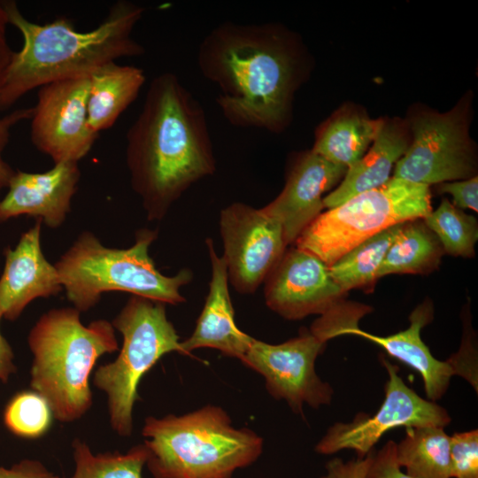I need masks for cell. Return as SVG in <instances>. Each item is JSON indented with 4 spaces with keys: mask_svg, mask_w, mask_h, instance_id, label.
<instances>
[{
    "mask_svg": "<svg viewBox=\"0 0 478 478\" xmlns=\"http://www.w3.org/2000/svg\"><path fill=\"white\" fill-rule=\"evenodd\" d=\"M394 441H388L382 448L374 451L366 478H412L402 471L395 456Z\"/></svg>",
    "mask_w": 478,
    "mask_h": 478,
    "instance_id": "obj_33",
    "label": "cell"
},
{
    "mask_svg": "<svg viewBox=\"0 0 478 478\" xmlns=\"http://www.w3.org/2000/svg\"><path fill=\"white\" fill-rule=\"evenodd\" d=\"M31 115L32 107H26L15 109L0 117V200L3 189H7L16 171L4 159V150L10 142L12 129L20 122L30 120Z\"/></svg>",
    "mask_w": 478,
    "mask_h": 478,
    "instance_id": "obj_31",
    "label": "cell"
},
{
    "mask_svg": "<svg viewBox=\"0 0 478 478\" xmlns=\"http://www.w3.org/2000/svg\"><path fill=\"white\" fill-rule=\"evenodd\" d=\"M81 175L73 161L54 164L42 173L16 170L0 200V222L26 215L49 227H60L71 211Z\"/></svg>",
    "mask_w": 478,
    "mask_h": 478,
    "instance_id": "obj_16",
    "label": "cell"
},
{
    "mask_svg": "<svg viewBox=\"0 0 478 478\" xmlns=\"http://www.w3.org/2000/svg\"><path fill=\"white\" fill-rule=\"evenodd\" d=\"M73 474L68 478H143L148 452L143 443L137 444L127 452L120 451L94 454L89 446L74 439Z\"/></svg>",
    "mask_w": 478,
    "mask_h": 478,
    "instance_id": "obj_26",
    "label": "cell"
},
{
    "mask_svg": "<svg viewBox=\"0 0 478 478\" xmlns=\"http://www.w3.org/2000/svg\"><path fill=\"white\" fill-rule=\"evenodd\" d=\"M53 414L46 399L33 390L14 395L4 411V423L17 436L35 439L50 428Z\"/></svg>",
    "mask_w": 478,
    "mask_h": 478,
    "instance_id": "obj_28",
    "label": "cell"
},
{
    "mask_svg": "<svg viewBox=\"0 0 478 478\" xmlns=\"http://www.w3.org/2000/svg\"><path fill=\"white\" fill-rule=\"evenodd\" d=\"M158 236L156 230L143 228L127 249L106 247L90 231L79 235L56 262L63 289L73 307L81 312L93 308L104 293L122 291L164 304L185 302L181 288L193 274L184 268L175 275L163 274L149 255Z\"/></svg>",
    "mask_w": 478,
    "mask_h": 478,
    "instance_id": "obj_6",
    "label": "cell"
},
{
    "mask_svg": "<svg viewBox=\"0 0 478 478\" xmlns=\"http://www.w3.org/2000/svg\"><path fill=\"white\" fill-rule=\"evenodd\" d=\"M431 301H424L410 314L409 327L398 333L380 336L359 328L358 325L344 329L342 335H352L381 346L389 356L414 369L422 378L428 400L436 402L446 393L452 376L457 375L450 358H436L420 336L421 329L433 320Z\"/></svg>",
    "mask_w": 478,
    "mask_h": 478,
    "instance_id": "obj_19",
    "label": "cell"
},
{
    "mask_svg": "<svg viewBox=\"0 0 478 478\" xmlns=\"http://www.w3.org/2000/svg\"><path fill=\"white\" fill-rule=\"evenodd\" d=\"M0 478H59L42 462L25 459L11 467L0 466Z\"/></svg>",
    "mask_w": 478,
    "mask_h": 478,
    "instance_id": "obj_35",
    "label": "cell"
},
{
    "mask_svg": "<svg viewBox=\"0 0 478 478\" xmlns=\"http://www.w3.org/2000/svg\"><path fill=\"white\" fill-rule=\"evenodd\" d=\"M464 332L459 350L450 359L456 367L457 375L466 379L477 392V352L474 348V332L469 320V310H465Z\"/></svg>",
    "mask_w": 478,
    "mask_h": 478,
    "instance_id": "obj_30",
    "label": "cell"
},
{
    "mask_svg": "<svg viewBox=\"0 0 478 478\" xmlns=\"http://www.w3.org/2000/svg\"><path fill=\"white\" fill-rule=\"evenodd\" d=\"M374 451L365 458L344 461L334 458L325 465V474L320 478H366Z\"/></svg>",
    "mask_w": 478,
    "mask_h": 478,
    "instance_id": "obj_34",
    "label": "cell"
},
{
    "mask_svg": "<svg viewBox=\"0 0 478 478\" xmlns=\"http://www.w3.org/2000/svg\"><path fill=\"white\" fill-rule=\"evenodd\" d=\"M451 478H478V430L456 432L450 437Z\"/></svg>",
    "mask_w": 478,
    "mask_h": 478,
    "instance_id": "obj_29",
    "label": "cell"
},
{
    "mask_svg": "<svg viewBox=\"0 0 478 478\" xmlns=\"http://www.w3.org/2000/svg\"><path fill=\"white\" fill-rule=\"evenodd\" d=\"M3 319L0 311V321ZM14 353L12 346L0 331V381L7 382L10 377L16 373L17 366L14 364Z\"/></svg>",
    "mask_w": 478,
    "mask_h": 478,
    "instance_id": "obj_37",
    "label": "cell"
},
{
    "mask_svg": "<svg viewBox=\"0 0 478 478\" xmlns=\"http://www.w3.org/2000/svg\"><path fill=\"white\" fill-rule=\"evenodd\" d=\"M9 24L22 36L15 51L0 94V111L14 105L31 90L45 84L78 77H89L106 64L122 58L144 54L133 31L144 8L119 0L95 28L79 31L71 19L58 17L46 23L29 20L13 0L2 1Z\"/></svg>",
    "mask_w": 478,
    "mask_h": 478,
    "instance_id": "obj_3",
    "label": "cell"
},
{
    "mask_svg": "<svg viewBox=\"0 0 478 478\" xmlns=\"http://www.w3.org/2000/svg\"><path fill=\"white\" fill-rule=\"evenodd\" d=\"M74 307L51 309L31 328L30 386L62 422L81 418L92 405L89 376L97 359L119 350L115 329L106 320L84 325Z\"/></svg>",
    "mask_w": 478,
    "mask_h": 478,
    "instance_id": "obj_4",
    "label": "cell"
},
{
    "mask_svg": "<svg viewBox=\"0 0 478 478\" xmlns=\"http://www.w3.org/2000/svg\"><path fill=\"white\" fill-rule=\"evenodd\" d=\"M347 168L333 164L312 150L298 153L281 192L261 210L280 223L287 244L322 212L323 195L345 175Z\"/></svg>",
    "mask_w": 478,
    "mask_h": 478,
    "instance_id": "obj_15",
    "label": "cell"
},
{
    "mask_svg": "<svg viewBox=\"0 0 478 478\" xmlns=\"http://www.w3.org/2000/svg\"><path fill=\"white\" fill-rule=\"evenodd\" d=\"M405 222L391 226L362 242L329 267L335 283L345 292L351 289L373 290L378 270Z\"/></svg>",
    "mask_w": 478,
    "mask_h": 478,
    "instance_id": "obj_25",
    "label": "cell"
},
{
    "mask_svg": "<svg viewBox=\"0 0 478 478\" xmlns=\"http://www.w3.org/2000/svg\"><path fill=\"white\" fill-rule=\"evenodd\" d=\"M460 104L445 113L426 112L410 125V144L395 165L393 177L428 185L474 176L476 158Z\"/></svg>",
    "mask_w": 478,
    "mask_h": 478,
    "instance_id": "obj_9",
    "label": "cell"
},
{
    "mask_svg": "<svg viewBox=\"0 0 478 478\" xmlns=\"http://www.w3.org/2000/svg\"><path fill=\"white\" fill-rule=\"evenodd\" d=\"M439 240L444 253L473 258L478 240L477 220L443 198L440 205L423 219Z\"/></svg>",
    "mask_w": 478,
    "mask_h": 478,
    "instance_id": "obj_27",
    "label": "cell"
},
{
    "mask_svg": "<svg viewBox=\"0 0 478 478\" xmlns=\"http://www.w3.org/2000/svg\"><path fill=\"white\" fill-rule=\"evenodd\" d=\"M197 59L218 88L216 103L229 124L272 133L289 125L310 67L297 36L276 23L219 24L200 42Z\"/></svg>",
    "mask_w": 478,
    "mask_h": 478,
    "instance_id": "obj_1",
    "label": "cell"
},
{
    "mask_svg": "<svg viewBox=\"0 0 478 478\" xmlns=\"http://www.w3.org/2000/svg\"><path fill=\"white\" fill-rule=\"evenodd\" d=\"M443 249L423 219L406 221L389 249L377 278L389 274H428L438 268Z\"/></svg>",
    "mask_w": 478,
    "mask_h": 478,
    "instance_id": "obj_24",
    "label": "cell"
},
{
    "mask_svg": "<svg viewBox=\"0 0 478 478\" xmlns=\"http://www.w3.org/2000/svg\"><path fill=\"white\" fill-rule=\"evenodd\" d=\"M9 25L6 11L3 2L0 1V94L15 52L8 40L7 28Z\"/></svg>",
    "mask_w": 478,
    "mask_h": 478,
    "instance_id": "obj_36",
    "label": "cell"
},
{
    "mask_svg": "<svg viewBox=\"0 0 478 478\" xmlns=\"http://www.w3.org/2000/svg\"><path fill=\"white\" fill-rule=\"evenodd\" d=\"M89 77L56 81L37 89L30 140L54 164L85 158L97 138L88 123Z\"/></svg>",
    "mask_w": 478,
    "mask_h": 478,
    "instance_id": "obj_12",
    "label": "cell"
},
{
    "mask_svg": "<svg viewBox=\"0 0 478 478\" xmlns=\"http://www.w3.org/2000/svg\"><path fill=\"white\" fill-rule=\"evenodd\" d=\"M326 344L307 328L277 344L252 338L241 362L264 377L266 389L274 398L284 400L304 417L305 405L319 409L330 405L334 397L333 387L315 370L316 359Z\"/></svg>",
    "mask_w": 478,
    "mask_h": 478,
    "instance_id": "obj_11",
    "label": "cell"
},
{
    "mask_svg": "<svg viewBox=\"0 0 478 478\" xmlns=\"http://www.w3.org/2000/svg\"><path fill=\"white\" fill-rule=\"evenodd\" d=\"M220 231L228 281L241 294L255 292L285 252L281 226L261 208L236 202L220 212Z\"/></svg>",
    "mask_w": 478,
    "mask_h": 478,
    "instance_id": "obj_13",
    "label": "cell"
},
{
    "mask_svg": "<svg viewBox=\"0 0 478 478\" xmlns=\"http://www.w3.org/2000/svg\"><path fill=\"white\" fill-rule=\"evenodd\" d=\"M438 193H447L452 197L453 205L459 209L478 211V178L477 175L465 180L439 183Z\"/></svg>",
    "mask_w": 478,
    "mask_h": 478,
    "instance_id": "obj_32",
    "label": "cell"
},
{
    "mask_svg": "<svg viewBox=\"0 0 478 478\" xmlns=\"http://www.w3.org/2000/svg\"><path fill=\"white\" fill-rule=\"evenodd\" d=\"M122 335L119 355L100 366L93 384L107 397L110 425L120 436L133 432V410L143 376L166 354L185 355L166 304L131 296L112 322Z\"/></svg>",
    "mask_w": 478,
    "mask_h": 478,
    "instance_id": "obj_7",
    "label": "cell"
},
{
    "mask_svg": "<svg viewBox=\"0 0 478 478\" xmlns=\"http://www.w3.org/2000/svg\"><path fill=\"white\" fill-rule=\"evenodd\" d=\"M264 282L266 305L289 320L322 315L348 294L332 279L325 263L296 247L284 252Z\"/></svg>",
    "mask_w": 478,
    "mask_h": 478,
    "instance_id": "obj_14",
    "label": "cell"
},
{
    "mask_svg": "<svg viewBox=\"0 0 478 478\" xmlns=\"http://www.w3.org/2000/svg\"><path fill=\"white\" fill-rule=\"evenodd\" d=\"M133 190L149 220H160L194 183L214 173L205 112L175 73L155 76L126 135Z\"/></svg>",
    "mask_w": 478,
    "mask_h": 478,
    "instance_id": "obj_2",
    "label": "cell"
},
{
    "mask_svg": "<svg viewBox=\"0 0 478 478\" xmlns=\"http://www.w3.org/2000/svg\"><path fill=\"white\" fill-rule=\"evenodd\" d=\"M41 220L22 233L16 246L4 251L0 276V311L3 319L17 320L35 299L56 296L63 289L55 265L44 257Z\"/></svg>",
    "mask_w": 478,
    "mask_h": 478,
    "instance_id": "obj_17",
    "label": "cell"
},
{
    "mask_svg": "<svg viewBox=\"0 0 478 478\" xmlns=\"http://www.w3.org/2000/svg\"><path fill=\"white\" fill-rule=\"evenodd\" d=\"M431 211L429 186L391 177L382 187L322 212L297 238L295 247L330 267L373 235L398 223L424 219Z\"/></svg>",
    "mask_w": 478,
    "mask_h": 478,
    "instance_id": "obj_8",
    "label": "cell"
},
{
    "mask_svg": "<svg viewBox=\"0 0 478 478\" xmlns=\"http://www.w3.org/2000/svg\"><path fill=\"white\" fill-rule=\"evenodd\" d=\"M88 123L100 134L111 128L136 100L146 77L142 68L112 62L89 76Z\"/></svg>",
    "mask_w": 478,
    "mask_h": 478,
    "instance_id": "obj_21",
    "label": "cell"
},
{
    "mask_svg": "<svg viewBox=\"0 0 478 478\" xmlns=\"http://www.w3.org/2000/svg\"><path fill=\"white\" fill-rule=\"evenodd\" d=\"M382 123L359 111L342 110L319 127L312 150L349 169L367 151Z\"/></svg>",
    "mask_w": 478,
    "mask_h": 478,
    "instance_id": "obj_22",
    "label": "cell"
},
{
    "mask_svg": "<svg viewBox=\"0 0 478 478\" xmlns=\"http://www.w3.org/2000/svg\"><path fill=\"white\" fill-rule=\"evenodd\" d=\"M206 245L212 266L209 291L195 329L181 342V348L185 355L201 348L215 349L242 361L253 337L236 326L226 263L216 253L212 239L206 240Z\"/></svg>",
    "mask_w": 478,
    "mask_h": 478,
    "instance_id": "obj_18",
    "label": "cell"
},
{
    "mask_svg": "<svg viewBox=\"0 0 478 478\" xmlns=\"http://www.w3.org/2000/svg\"><path fill=\"white\" fill-rule=\"evenodd\" d=\"M450 437L443 427L405 428L395 446L398 466L412 478H451Z\"/></svg>",
    "mask_w": 478,
    "mask_h": 478,
    "instance_id": "obj_23",
    "label": "cell"
},
{
    "mask_svg": "<svg viewBox=\"0 0 478 478\" xmlns=\"http://www.w3.org/2000/svg\"><path fill=\"white\" fill-rule=\"evenodd\" d=\"M411 142L406 124L399 120H382L367 151L347 169L340 184L324 197V208H334L352 197L384 185L393 166L405 153Z\"/></svg>",
    "mask_w": 478,
    "mask_h": 478,
    "instance_id": "obj_20",
    "label": "cell"
},
{
    "mask_svg": "<svg viewBox=\"0 0 478 478\" xmlns=\"http://www.w3.org/2000/svg\"><path fill=\"white\" fill-rule=\"evenodd\" d=\"M380 362L388 373L384 400L373 415L358 412L350 422L331 425L315 445L321 455L353 450L357 458H365L389 430L405 427L438 426L445 428L451 418L436 402L425 399L410 388L399 375V368L380 355Z\"/></svg>",
    "mask_w": 478,
    "mask_h": 478,
    "instance_id": "obj_10",
    "label": "cell"
},
{
    "mask_svg": "<svg viewBox=\"0 0 478 478\" xmlns=\"http://www.w3.org/2000/svg\"><path fill=\"white\" fill-rule=\"evenodd\" d=\"M142 434L145 466L154 478H232L256 462L264 446L255 431L235 428L213 405L183 415L149 416Z\"/></svg>",
    "mask_w": 478,
    "mask_h": 478,
    "instance_id": "obj_5",
    "label": "cell"
}]
</instances>
